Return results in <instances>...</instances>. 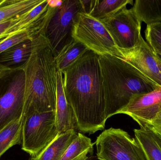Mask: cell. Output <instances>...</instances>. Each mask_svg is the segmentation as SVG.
<instances>
[{
	"label": "cell",
	"instance_id": "obj_1",
	"mask_svg": "<svg viewBox=\"0 0 161 160\" xmlns=\"http://www.w3.org/2000/svg\"><path fill=\"white\" fill-rule=\"evenodd\" d=\"M62 74L64 93L75 113L77 131L92 134L104 130L107 120L99 55L88 51Z\"/></svg>",
	"mask_w": 161,
	"mask_h": 160
},
{
	"label": "cell",
	"instance_id": "obj_2",
	"mask_svg": "<svg viewBox=\"0 0 161 160\" xmlns=\"http://www.w3.org/2000/svg\"><path fill=\"white\" fill-rule=\"evenodd\" d=\"M28 61L21 66L25 76L24 106L22 118L35 113L56 110L57 70L56 55L42 31L33 37Z\"/></svg>",
	"mask_w": 161,
	"mask_h": 160
},
{
	"label": "cell",
	"instance_id": "obj_3",
	"mask_svg": "<svg viewBox=\"0 0 161 160\" xmlns=\"http://www.w3.org/2000/svg\"><path fill=\"white\" fill-rule=\"evenodd\" d=\"M103 79L106 119L117 114L133 96L152 92L158 85L124 59L99 55Z\"/></svg>",
	"mask_w": 161,
	"mask_h": 160
},
{
	"label": "cell",
	"instance_id": "obj_4",
	"mask_svg": "<svg viewBox=\"0 0 161 160\" xmlns=\"http://www.w3.org/2000/svg\"><path fill=\"white\" fill-rule=\"evenodd\" d=\"M22 120L21 148L32 157L40 153L59 134L56 111L35 113Z\"/></svg>",
	"mask_w": 161,
	"mask_h": 160
},
{
	"label": "cell",
	"instance_id": "obj_5",
	"mask_svg": "<svg viewBox=\"0 0 161 160\" xmlns=\"http://www.w3.org/2000/svg\"><path fill=\"white\" fill-rule=\"evenodd\" d=\"M80 13H83L80 0L62 1L55 7L42 30L56 56L73 39V27Z\"/></svg>",
	"mask_w": 161,
	"mask_h": 160
},
{
	"label": "cell",
	"instance_id": "obj_6",
	"mask_svg": "<svg viewBox=\"0 0 161 160\" xmlns=\"http://www.w3.org/2000/svg\"><path fill=\"white\" fill-rule=\"evenodd\" d=\"M72 37L98 55L110 54L121 58L122 54L103 23L85 13H79Z\"/></svg>",
	"mask_w": 161,
	"mask_h": 160
},
{
	"label": "cell",
	"instance_id": "obj_7",
	"mask_svg": "<svg viewBox=\"0 0 161 160\" xmlns=\"http://www.w3.org/2000/svg\"><path fill=\"white\" fill-rule=\"evenodd\" d=\"M95 144L98 160H147L135 138L121 129L105 130Z\"/></svg>",
	"mask_w": 161,
	"mask_h": 160
},
{
	"label": "cell",
	"instance_id": "obj_8",
	"mask_svg": "<svg viewBox=\"0 0 161 160\" xmlns=\"http://www.w3.org/2000/svg\"><path fill=\"white\" fill-rule=\"evenodd\" d=\"M25 90V76L19 67L0 81V130L22 117Z\"/></svg>",
	"mask_w": 161,
	"mask_h": 160
},
{
	"label": "cell",
	"instance_id": "obj_9",
	"mask_svg": "<svg viewBox=\"0 0 161 160\" xmlns=\"http://www.w3.org/2000/svg\"><path fill=\"white\" fill-rule=\"evenodd\" d=\"M111 36L118 49L134 48L142 37V22L133 8L124 7L113 16L100 21Z\"/></svg>",
	"mask_w": 161,
	"mask_h": 160
},
{
	"label": "cell",
	"instance_id": "obj_10",
	"mask_svg": "<svg viewBox=\"0 0 161 160\" xmlns=\"http://www.w3.org/2000/svg\"><path fill=\"white\" fill-rule=\"evenodd\" d=\"M161 111V86L146 94L133 96L127 105L118 114L130 116L140 127L149 125Z\"/></svg>",
	"mask_w": 161,
	"mask_h": 160
},
{
	"label": "cell",
	"instance_id": "obj_11",
	"mask_svg": "<svg viewBox=\"0 0 161 160\" xmlns=\"http://www.w3.org/2000/svg\"><path fill=\"white\" fill-rule=\"evenodd\" d=\"M119 50L122 54L121 59L132 65L147 79L161 86V73L158 67L157 57L142 37L134 48Z\"/></svg>",
	"mask_w": 161,
	"mask_h": 160
},
{
	"label": "cell",
	"instance_id": "obj_12",
	"mask_svg": "<svg viewBox=\"0 0 161 160\" xmlns=\"http://www.w3.org/2000/svg\"><path fill=\"white\" fill-rule=\"evenodd\" d=\"M56 122L59 134L77 130V122L72 107L66 100L63 88V75L57 71Z\"/></svg>",
	"mask_w": 161,
	"mask_h": 160
},
{
	"label": "cell",
	"instance_id": "obj_13",
	"mask_svg": "<svg viewBox=\"0 0 161 160\" xmlns=\"http://www.w3.org/2000/svg\"><path fill=\"white\" fill-rule=\"evenodd\" d=\"M135 140L147 160H161V137L148 126L134 130Z\"/></svg>",
	"mask_w": 161,
	"mask_h": 160
},
{
	"label": "cell",
	"instance_id": "obj_14",
	"mask_svg": "<svg viewBox=\"0 0 161 160\" xmlns=\"http://www.w3.org/2000/svg\"><path fill=\"white\" fill-rule=\"evenodd\" d=\"M77 134L78 132L73 130L58 134L40 153L36 157H31V160H61L65 151Z\"/></svg>",
	"mask_w": 161,
	"mask_h": 160
},
{
	"label": "cell",
	"instance_id": "obj_15",
	"mask_svg": "<svg viewBox=\"0 0 161 160\" xmlns=\"http://www.w3.org/2000/svg\"><path fill=\"white\" fill-rule=\"evenodd\" d=\"M32 50V39L23 41L0 54V64L11 68L19 67L28 61Z\"/></svg>",
	"mask_w": 161,
	"mask_h": 160
},
{
	"label": "cell",
	"instance_id": "obj_16",
	"mask_svg": "<svg viewBox=\"0 0 161 160\" xmlns=\"http://www.w3.org/2000/svg\"><path fill=\"white\" fill-rule=\"evenodd\" d=\"M89 50L86 46L73 38L56 56L57 71L63 73Z\"/></svg>",
	"mask_w": 161,
	"mask_h": 160
},
{
	"label": "cell",
	"instance_id": "obj_17",
	"mask_svg": "<svg viewBox=\"0 0 161 160\" xmlns=\"http://www.w3.org/2000/svg\"><path fill=\"white\" fill-rule=\"evenodd\" d=\"M43 0H0V23L23 15Z\"/></svg>",
	"mask_w": 161,
	"mask_h": 160
},
{
	"label": "cell",
	"instance_id": "obj_18",
	"mask_svg": "<svg viewBox=\"0 0 161 160\" xmlns=\"http://www.w3.org/2000/svg\"><path fill=\"white\" fill-rule=\"evenodd\" d=\"M142 22L147 25L161 23V0H136L133 7Z\"/></svg>",
	"mask_w": 161,
	"mask_h": 160
},
{
	"label": "cell",
	"instance_id": "obj_19",
	"mask_svg": "<svg viewBox=\"0 0 161 160\" xmlns=\"http://www.w3.org/2000/svg\"><path fill=\"white\" fill-rule=\"evenodd\" d=\"M22 118L10 122L0 130V159L9 148L21 144Z\"/></svg>",
	"mask_w": 161,
	"mask_h": 160
},
{
	"label": "cell",
	"instance_id": "obj_20",
	"mask_svg": "<svg viewBox=\"0 0 161 160\" xmlns=\"http://www.w3.org/2000/svg\"><path fill=\"white\" fill-rule=\"evenodd\" d=\"M93 145L90 138L78 133L60 160H89L88 155L93 150Z\"/></svg>",
	"mask_w": 161,
	"mask_h": 160
},
{
	"label": "cell",
	"instance_id": "obj_21",
	"mask_svg": "<svg viewBox=\"0 0 161 160\" xmlns=\"http://www.w3.org/2000/svg\"><path fill=\"white\" fill-rule=\"evenodd\" d=\"M132 3V0H94L89 15L98 20H102L114 15L129 4Z\"/></svg>",
	"mask_w": 161,
	"mask_h": 160
},
{
	"label": "cell",
	"instance_id": "obj_22",
	"mask_svg": "<svg viewBox=\"0 0 161 160\" xmlns=\"http://www.w3.org/2000/svg\"><path fill=\"white\" fill-rule=\"evenodd\" d=\"M145 33L147 44L155 54L161 55V23L147 25Z\"/></svg>",
	"mask_w": 161,
	"mask_h": 160
},
{
	"label": "cell",
	"instance_id": "obj_23",
	"mask_svg": "<svg viewBox=\"0 0 161 160\" xmlns=\"http://www.w3.org/2000/svg\"><path fill=\"white\" fill-rule=\"evenodd\" d=\"M35 35L30 32H24L1 39L0 40V54L20 42L28 39H32Z\"/></svg>",
	"mask_w": 161,
	"mask_h": 160
},
{
	"label": "cell",
	"instance_id": "obj_24",
	"mask_svg": "<svg viewBox=\"0 0 161 160\" xmlns=\"http://www.w3.org/2000/svg\"><path fill=\"white\" fill-rule=\"evenodd\" d=\"M20 16L0 23V40L4 39V34L6 30L19 20Z\"/></svg>",
	"mask_w": 161,
	"mask_h": 160
},
{
	"label": "cell",
	"instance_id": "obj_25",
	"mask_svg": "<svg viewBox=\"0 0 161 160\" xmlns=\"http://www.w3.org/2000/svg\"><path fill=\"white\" fill-rule=\"evenodd\" d=\"M18 68H11L6 67L0 64V81L13 71L16 70Z\"/></svg>",
	"mask_w": 161,
	"mask_h": 160
},
{
	"label": "cell",
	"instance_id": "obj_26",
	"mask_svg": "<svg viewBox=\"0 0 161 160\" xmlns=\"http://www.w3.org/2000/svg\"><path fill=\"white\" fill-rule=\"evenodd\" d=\"M82 9H83V13L88 14H90L93 4L94 0L92 1H81L80 0Z\"/></svg>",
	"mask_w": 161,
	"mask_h": 160
},
{
	"label": "cell",
	"instance_id": "obj_27",
	"mask_svg": "<svg viewBox=\"0 0 161 160\" xmlns=\"http://www.w3.org/2000/svg\"><path fill=\"white\" fill-rule=\"evenodd\" d=\"M147 126H149L152 127L161 126V111L157 114V115L153 118L150 124Z\"/></svg>",
	"mask_w": 161,
	"mask_h": 160
},
{
	"label": "cell",
	"instance_id": "obj_28",
	"mask_svg": "<svg viewBox=\"0 0 161 160\" xmlns=\"http://www.w3.org/2000/svg\"><path fill=\"white\" fill-rule=\"evenodd\" d=\"M151 127L154 131L156 132L157 133H158L161 137V126L156 127Z\"/></svg>",
	"mask_w": 161,
	"mask_h": 160
},
{
	"label": "cell",
	"instance_id": "obj_29",
	"mask_svg": "<svg viewBox=\"0 0 161 160\" xmlns=\"http://www.w3.org/2000/svg\"><path fill=\"white\" fill-rule=\"evenodd\" d=\"M157 57V56H156ZM157 61H158V67L161 73V61L158 58H157Z\"/></svg>",
	"mask_w": 161,
	"mask_h": 160
},
{
	"label": "cell",
	"instance_id": "obj_30",
	"mask_svg": "<svg viewBox=\"0 0 161 160\" xmlns=\"http://www.w3.org/2000/svg\"><path fill=\"white\" fill-rule=\"evenodd\" d=\"M156 54V56H157V58H158L161 61V54Z\"/></svg>",
	"mask_w": 161,
	"mask_h": 160
}]
</instances>
